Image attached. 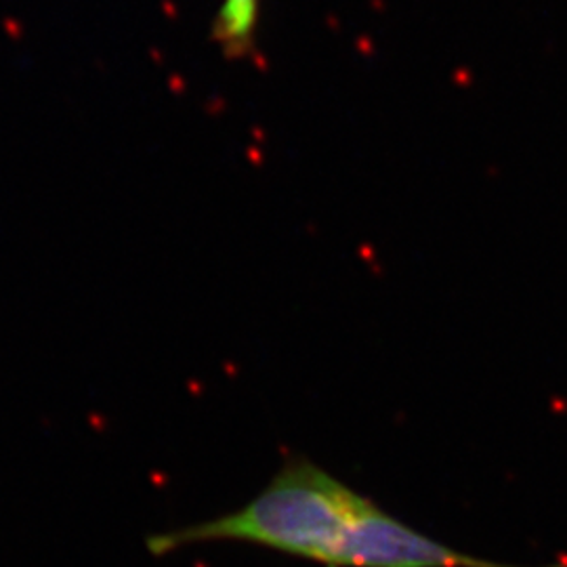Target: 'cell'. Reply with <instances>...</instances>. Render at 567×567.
<instances>
[{
    "instance_id": "cell-2",
    "label": "cell",
    "mask_w": 567,
    "mask_h": 567,
    "mask_svg": "<svg viewBox=\"0 0 567 567\" xmlns=\"http://www.w3.org/2000/svg\"><path fill=\"white\" fill-rule=\"evenodd\" d=\"M264 0H219L213 42L225 60H246L257 47Z\"/></svg>"
},
{
    "instance_id": "cell-1",
    "label": "cell",
    "mask_w": 567,
    "mask_h": 567,
    "mask_svg": "<svg viewBox=\"0 0 567 567\" xmlns=\"http://www.w3.org/2000/svg\"><path fill=\"white\" fill-rule=\"evenodd\" d=\"M368 498L303 456L288 461L246 507L203 524L147 538V550L168 555L206 543H248L339 567L349 532Z\"/></svg>"
}]
</instances>
